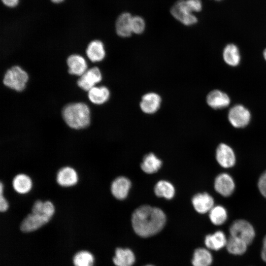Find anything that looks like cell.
Returning a JSON list of instances; mask_svg holds the SVG:
<instances>
[{
	"label": "cell",
	"mask_w": 266,
	"mask_h": 266,
	"mask_svg": "<svg viewBox=\"0 0 266 266\" xmlns=\"http://www.w3.org/2000/svg\"><path fill=\"white\" fill-rule=\"evenodd\" d=\"M166 218L160 208L144 205L136 209L131 217L132 227L141 238H149L159 234L165 227Z\"/></svg>",
	"instance_id": "1"
},
{
	"label": "cell",
	"mask_w": 266,
	"mask_h": 266,
	"mask_svg": "<svg viewBox=\"0 0 266 266\" xmlns=\"http://www.w3.org/2000/svg\"><path fill=\"white\" fill-rule=\"evenodd\" d=\"M54 212V206L51 201L36 200L33 206L32 213L22 221L21 230L29 233L37 230L49 222Z\"/></svg>",
	"instance_id": "2"
},
{
	"label": "cell",
	"mask_w": 266,
	"mask_h": 266,
	"mask_svg": "<svg viewBox=\"0 0 266 266\" xmlns=\"http://www.w3.org/2000/svg\"><path fill=\"white\" fill-rule=\"evenodd\" d=\"M62 115L66 124L71 128L84 129L90 124V109L84 103H72L66 105Z\"/></svg>",
	"instance_id": "3"
},
{
	"label": "cell",
	"mask_w": 266,
	"mask_h": 266,
	"mask_svg": "<svg viewBox=\"0 0 266 266\" xmlns=\"http://www.w3.org/2000/svg\"><path fill=\"white\" fill-rule=\"evenodd\" d=\"M171 15L176 20L185 26H193L198 21L194 14L186 3V0H178L171 7Z\"/></svg>",
	"instance_id": "4"
},
{
	"label": "cell",
	"mask_w": 266,
	"mask_h": 266,
	"mask_svg": "<svg viewBox=\"0 0 266 266\" xmlns=\"http://www.w3.org/2000/svg\"><path fill=\"white\" fill-rule=\"evenodd\" d=\"M28 80L27 72L20 67L14 66L6 72L3 82L7 87L17 91H22L25 88Z\"/></svg>",
	"instance_id": "5"
},
{
	"label": "cell",
	"mask_w": 266,
	"mask_h": 266,
	"mask_svg": "<svg viewBox=\"0 0 266 266\" xmlns=\"http://www.w3.org/2000/svg\"><path fill=\"white\" fill-rule=\"evenodd\" d=\"M231 236L239 238L248 245L251 244L255 237L253 226L247 221L238 219L233 222L229 228Z\"/></svg>",
	"instance_id": "6"
},
{
	"label": "cell",
	"mask_w": 266,
	"mask_h": 266,
	"mask_svg": "<svg viewBox=\"0 0 266 266\" xmlns=\"http://www.w3.org/2000/svg\"><path fill=\"white\" fill-rule=\"evenodd\" d=\"M228 119L231 124L234 128H244L247 126L250 121L251 113L244 106L236 104L230 109Z\"/></svg>",
	"instance_id": "7"
},
{
	"label": "cell",
	"mask_w": 266,
	"mask_h": 266,
	"mask_svg": "<svg viewBox=\"0 0 266 266\" xmlns=\"http://www.w3.org/2000/svg\"><path fill=\"white\" fill-rule=\"evenodd\" d=\"M136 260L134 251L126 247H117L112 258L113 263L115 266H133Z\"/></svg>",
	"instance_id": "8"
},
{
	"label": "cell",
	"mask_w": 266,
	"mask_h": 266,
	"mask_svg": "<svg viewBox=\"0 0 266 266\" xmlns=\"http://www.w3.org/2000/svg\"><path fill=\"white\" fill-rule=\"evenodd\" d=\"M218 163L224 168H230L235 163V155L233 149L225 143L220 144L216 151Z\"/></svg>",
	"instance_id": "9"
},
{
	"label": "cell",
	"mask_w": 266,
	"mask_h": 266,
	"mask_svg": "<svg viewBox=\"0 0 266 266\" xmlns=\"http://www.w3.org/2000/svg\"><path fill=\"white\" fill-rule=\"evenodd\" d=\"M102 79L101 72L99 68L94 67L85 71L77 80V85L85 91H89Z\"/></svg>",
	"instance_id": "10"
},
{
	"label": "cell",
	"mask_w": 266,
	"mask_h": 266,
	"mask_svg": "<svg viewBox=\"0 0 266 266\" xmlns=\"http://www.w3.org/2000/svg\"><path fill=\"white\" fill-rule=\"evenodd\" d=\"M161 103L162 99L158 94L149 92L142 97L139 106L143 112L151 114L155 113L159 110Z\"/></svg>",
	"instance_id": "11"
},
{
	"label": "cell",
	"mask_w": 266,
	"mask_h": 266,
	"mask_svg": "<svg viewBox=\"0 0 266 266\" xmlns=\"http://www.w3.org/2000/svg\"><path fill=\"white\" fill-rule=\"evenodd\" d=\"M214 188L221 195L228 197L231 195L234 190V182L229 174L225 173H221L215 179Z\"/></svg>",
	"instance_id": "12"
},
{
	"label": "cell",
	"mask_w": 266,
	"mask_h": 266,
	"mask_svg": "<svg viewBox=\"0 0 266 266\" xmlns=\"http://www.w3.org/2000/svg\"><path fill=\"white\" fill-rule=\"evenodd\" d=\"M230 99L228 95L219 90L210 92L206 97V102L212 108L221 109L229 106Z\"/></svg>",
	"instance_id": "13"
},
{
	"label": "cell",
	"mask_w": 266,
	"mask_h": 266,
	"mask_svg": "<svg viewBox=\"0 0 266 266\" xmlns=\"http://www.w3.org/2000/svg\"><path fill=\"white\" fill-rule=\"evenodd\" d=\"M133 15L128 12H124L117 17L115 22L116 33L121 37H130L133 33L131 20Z\"/></svg>",
	"instance_id": "14"
},
{
	"label": "cell",
	"mask_w": 266,
	"mask_h": 266,
	"mask_svg": "<svg viewBox=\"0 0 266 266\" xmlns=\"http://www.w3.org/2000/svg\"><path fill=\"white\" fill-rule=\"evenodd\" d=\"M192 204L197 212L204 214L209 212L214 206V200L206 193H199L193 197Z\"/></svg>",
	"instance_id": "15"
},
{
	"label": "cell",
	"mask_w": 266,
	"mask_h": 266,
	"mask_svg": "<svg viewBox=\"0 0 266 266\" xmlns=\"http://www.w3.org/2000/svg\"><path fill=\"white\" fill-rule=\"evenodd\" d=\"M228 239L224 233L217 231L205 235L204 243L209 250L218 251L226 247Z\"/></svg>",
	"instance_id": "16"
},
{
	"label": "cell",
	"mask_w": 266,
	"mask_h": 266,
	"mask_svg": "<svg viewBox=\"0 0 266 266\" xmlns=\"http://www.w3.org/2000/svg\"><path fill=\"white\" fill-rule=\"evenodd\" d=\"M131 187V182L128 178L120 176L112 182L111 191L115 198L118 200H123L128 196Z\"/></svg>",
	"instance_id": "17"
},
{
	"label": "cell",
	"mask_w": 266,
	"mask_h": 266,
	"mask_svg": "<svg viewBox=\"0 0 266 266\" xmlns=\"http://www.w3.org/2000/svg\"><path fill=\"white\" fill-rule=\"evenodd\" d=\"M57 182L61 186L70 187L78 181V175L72 167L66 166L61 168L57 174Z\"/></svg>",
	"instance_id": "18"
},
{
	"label": "cell",
	"mask_w": 266,
	"mask_h": 266,
	"mask_svg": "<svg viewBox=\"0 0 266 266\" xmlns=\"http://www.w3.org/2000/svg\"><path fill=\"white\" fill-rule=\"evenodd\" d=\"M213 262V256L206 248L198 247L193 253L191 263L192 266H210Z\"/></svg>",
	"instance_id": "19"
},
{
	"label": "cell",
	"mask_w": 266,
	"mask_h": 266,
	"mask_svg": "<svg viewBox=\"0 0 266 266\" xmlns=\"http://www.w3.org/2000/svg\"><path fill=\"white\" fill-rule=\"evenodd\" d=\"M68 72L81 76L85 72L87 65L84 58L79 55H71L67 59Z\"/></svg>",
	"instance_id": "20"
},
{
	"label": "cell",
	"mask_w": 266,
	"mask_h": 266,
	"mask_svg": "<svg viewBox=\"0 0 266 266\" xmlns=\"http://www.w3.org/2000/svg\"><path fill=\"white\" fill-rule=\"evenodd\" d=\"M86 54L93 62L102 61L105 56L103 44L98 40L91 41L87 47Z\"/></svg>",
	"instance_id": "21"
},
{
	"label": "cell",
	"mask_w": 266,
	"mask_h": 266,
	"mask_svg": "<svg viewBox=\"0 0 266 266\" xmlns=\"http://www.w3.org/2000/svg\"><path fill=\"white\" fill-rule=\"evenodd\" d=\"M223 58L225 63L230 66L238 65L241 57L237 46L233 43L227 45L223 50Z\"/></svg>",
	"instance_id": "22"
},
{
	"label": "cell",
	"mask_w": 266,
	"mask_h": 266,
	"mask_svg": "<svg viewBox=\"0 0 266 266\" xmlns=\"http://www.w3.org/2000/svg\"><path fill=\"white\" fill-rule=\"evenodd\" d=\"M110 97V91L105 86L94 87L88 92L90 101L96 104H102L106 102Z\"/></svg>",
	"instance_id": "23"
},
{
	"label": "cell",
	"mask_w": 266,
	"mask_h": 266,
	"mask_svg": "<svg viewBox=\"0 0 266 266\" xmlns=\"http://www.w3.org/2000/svg\"><path fill=\"white\" fill-rule=\"evenodd\" d=\"M248 244L244 241L230 236L226 245L228 252L234 255H241L245 253Z\"/></svg>",
	"instance_id": "24"
},
{
	"label": "cell",
	"mask_w": 266,
	"mask_h": 266,
	"mask_svg": "<svg viewBox=\"0 0 266 266\" xmlns=\"http://www.w3.org/2000/svg\"><path fill=\"white\" fill-rule=\"evenodd\" d=\"M12 185L15 191L23 194L31 190L32 182L29 176L24 174H19L13 178Z\"/></svg>",
	"instance_id": "25"
},
{
	"label": "cell",
	"mask_w": 266,
	"mask_h": 266,
	"mask_svg": "<svg viewBox=\"0 0 266 266\" xmlns=\"http://www.w3.org/2000/svg\"><path fill=\"white\" fill-rule=\"evenodd\" d=\"M162 161L154 154L149 153L143 158L141 164L142 170L149 174L157 172L162 166Z\"/></svg>",
	"instance_id": "26"
},
{
	"label": "cell",
	"mask_w": 266,
	"mask_h": 266,
	"mask_svg": "<svg viewBox=\"0 0 266 266\" xmlns=\"http://www.w3.org/2000/svg\"><path fill=\"white\" fill-rule=\"evenodd\" d=\"M154 192L156 195L159 197L171 199L174 197L175 189L173 186L169 182L161 180L155 185Z\"/></svg>",
	"instance_id": "27"
},
{
	"label": "cell",
	"mask_w": 266,
	"mask_h": 266,
	"mask_svg": "<svg viewBox=\"0 0 266 266\" xmlns=\"http://www.w3.org/2000/svg\"><path fill=\"white\" fill-rule=\"evenodd\" d=\"M209 217L212 224L219 226L225 223L228 218V213L221 205L214 206L209 212Z\"/></svg>",
	"instance_id": "28"
},
{
	"label": "cell",
	"mask_w": 266,
	"mask_h": 266,
	"mask_svg": "<svg viewBox=\"0 0 266 266\" xmlns=\"http://www.w3.org/2000/svg\"><path fill=\"white\" fill-rule=\"evenodd\" d=\"M73 262L75 266H93L94 257L88 251H81L75 255Z\"/></svg>",
	"instance_id": "29"
},
{
	"label": "cell",
	"mask_w": 266,
	"mask_h": 266,
	"mask_svg": "<svg viewBox=\"0 0 266 266\" xmlns=\"http://www.w3.org/2000/svg\"><path fill=\"white\" fill-rule=\"evenodd\" d=\"M146 27L144 19L140 16H133L131 20V28L133 33L140 34L143 33Z\"/></svg>",
	"instance_id": "30"
},
{
	"label": "cell",
	"mask_w": 266,
	"mask_h": 266,
	"mask_svg": "<svg viewBox=\"0 0 266 266\" xmlns=\"http://www.w3.org/2000/svg\"><path fill=\"white\" fill-rule=\"evenodd\" d=\"M186 3L194 13L200 12L202 9L201 0H186Z\"/></svg>",
	"instance_id": "31"
},
{
	"label": "cell",
	"mask_w": 266,
	"mask_h": 266,
	"mask_svg": "<svg viewBox=\"0 0 266 266\" xmlns=\"http://www.w3.org/2000/svg\"><path fill=\"white\" fill-rule=\"evenodd\" d=\"M258 187L261 194L266 198V171L260 176L258 182Z\"/></svg>",
	"instance_id": "32"
},
{
	"label": "cell",
	"mask_w": 266,
	"mask_h": 266,
	"mask_svg": "<svg viewBox=\"0 0 266 266\" xmlns=\"http://www.w3.org/2000/svg\"><path fill=\"white\" fill-rule=\"evenodd\" d=\"M8 208V203L3 195V185L2 182L0 184V210L4 212Z\"/></svg>",
	"instance_id": "33"
},
{
	"label": "cell",
	"mask_w": 266,
	"mask_h": 266,
	"mask_svg": "<svg viewBox=\"0 0 266 266\" xmlns=\"http://www.w3.org/2000/svg\"><path fill=\"white\" fill-rule=\"evenodd\" d=\"M261 256L262 260L266 263V235L263 238Z\"/></svg>",
	"instance_id": "34"
},
{
	"label": "cell",
	"mask_w": 266,
	"mask_h": 266,
	"mask_svg": "<svg viewBox=\"0 0 266 266\" xmlns=\"http://www.w3.org/2000/svg\"><path fill=\"white\" fill-rule=\"evenodd\" d=\"M2 2L6 6L9 7H14L19 2V0H1Z\"/></svg>",
	"instance_id": "35"
},
{
	"label": "cell",
	"mask_w": 266,
	"mask_h": 266,
	"mask_svg": "<svg viewBox=\"0 0 266 266\" xmlns=\"http://www.w3.org/2000/svg\"><path fill=\"white\" fill-rule=\"evenodd\" d=\"M51 0L55 3H59L63 1L64 0Z\"/></svg>",
	"instance_id": "36"
},
{
	"label": "cell",
	"mask_w": 266,
	"mask_h": 266,
	"mask_svg": "<svg viewBox=\"0 0 266 266\" xmlns=\"http://www.w3.org/2000/svg\"><path fill=\"white\" fill-rule=\"evenodd\" d=\"M141 266H156L152 264H146Z\"/></svg>",
	"instance_id": "37"
},
{
	"label": "cell",
	"mask_w": 266,
	"mask_h": 266,
	"mask_svg": "<svg viewBox=\"0 0 266 266\" xmlns=\"http://www.w3.org/2000/svg\"><path fill=\"white\" fill-rule=\"evenodd\" d=\"M264 57L266 61V48L264 50L263 52Z\"/></svg>",
	"instance_id": "38"
},
{
	"label": "cell",
	"mask_w": 266,
	"mask_h": 266,
	"mask_svg": "<svg viewBox=\"0 0 266 266\" xmlns=\"http://www.w3.org/2000/svg\"><path fill=\"white\" fill-rule=\"evenodd\" d=\"M214 1H222L223 0H213Z\"/></svg>",
	"instance_id": "39"
}]
</instances>
